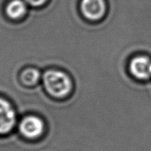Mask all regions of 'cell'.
Returning a JSON list of instances; mask_svg holds the SVG:
<instances>
[{
	"label": "cell",
	"instance_id": "obj_3",
	"mask_svg": "<svg viewBox=\"0 0 151 151\" xmlns=\"http://www.w3.org/2000/svg\"><path fill=\"white\" fill-rule=\"evenodd\" d=\"M19 131L24 138L29 140L36 139L44 133V122L35 116H25L19 122Z\"/></svg>",
	"mask_w": 151,
	"mask_h": 151
},
{
	"label": "cell",
	"instance_id": "obj_4",
	"mask_svg": "<svg viewBox=\"0 0 151 151\" xmlns=\"http://www.w3.org/2000/svg\"><path fill=\"white\" fill-rule=\"evenodd\" d=\"M81 9L86 19L95 21L101 19L106 12L105 0H82Z\"/></svg>",
	"mask_w": 151,
	"mask_h": 151
},
{
	"label": "cell",
	"instance_id": "obj_6",
	"mask_svg": "<svg viewBox=\"0 0 151 151\" xmlns=\"http://www.w3.org/2000/svg\"><path fill=\"white\" fill-rule=\"evenodd\" d=\"M27 10V4L23 0H10L5 3L4 7V15L11 22H17L23 19Z\"/></svg>",
	"mask_w": 151,
	"mask_h": 151
},
{
	"label": "cell",
	"instance_id": "obj_2",
	"mask_svg": "<svg viewBox=\"0 0 151 151\" xmlns=\"http://www.w3.org/2000/svg\"><path fill=\"white\" fill-rule=\"evenodd\" d=\"M17 122L14 106L9 99L0 95V137L9 135Z\"/></svg>",
	"mask_w": 151,
	"mask_h": 151
},
{
	"label": "cell",
	"instance_id": "obj_7",
	"mask_svg": "<svg viewBox=\"0 0 151 151\" xmlns=\"http://www.w3.org/2000/svg\"><path fill=\"white\" fill-rule=\"evenodd\" d=\"M41 75L37 69L28 68L22 71L19 76V81L26 86H32L39 81Z\"/></svg>",
	"mask_w": 151,
	"mask_h": 151
},
{
	"label": "cell",
	"instance_id": "obj_5",
	"mask_svg": "<svg viewBox=\"0 0 151 151\" xmlns=\"http://www.w3.org/2000/svg\"><path fill=\"white\" fill-rule=\"evenodd\" d=\"M131 75L139 80L151 78V60L145 56H138L131 60L129 66Z\"/></svg>",
	"mask_w": 151,
	"mask_h": 151
},
{
	"label": "cell",
	"instance_id": "obj_8",
	"mask_svg": "<svg viewBox=\"0 0 151 151\" xmlns=\"http://www.w3.org/2000/svg\"><path fill=\"white\" fill-rule=\"evenodd\" d=\"M47 0H25L26 2L30 4L32 6H35V7H38V6H41L45 3Z\"/></svg>",
	"mask_w": 151,
	"mask_h": 151
},
{
	"label": "cell",
	"instance_id": "obj_1",
	"mask_svg": "<svg viewBox=\"0 0 151 151\" xmlns=\"http://www.w3.org/2000/svg\"><path fill=\"white\" fill-rule=\"evenodd\" d=\"M44 84L47 92L58 98L66 97L72 89L70 78L65 72L58 70H49L44 73Z\"/></svg>",
	"mask_w": 151,
	"mask_h": 151
}]
</instances>
